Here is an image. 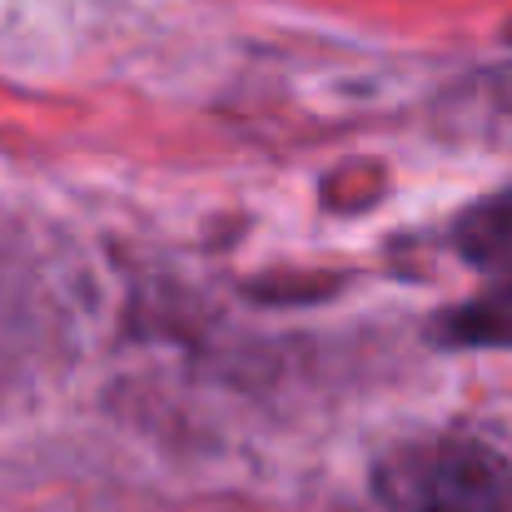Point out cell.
Here are the masks:
<instances>
[{
    "mask_svg": "<svg viewBox=\"0 0 512 512\" xmlns=\"http://www.w3.org/2000/svg\"><path fill=\"white\" fill-rule=\"evenodd\" d=\"M20 309V269L10 264V254L0 249V329L10 324V314Z\"/></svg>",
    "mask_w": 512,
    "mask_h": 512,
    "instance_id": "3957f363",
    "label": "cell"
},
{
    "mask_svg": "<svg viewBox=\"0 0 512 512\" xmlns=\"http://www.w3.org/2000/svg\"><path fill=\"white\" fill-rule=\"evenodd\" d=\"M383 512H512V463L473 433L408 438L373 468Z\"/></svg>",
    "mask_w": 512,
    "mask_h": 512,
    "instance_id": "6da1fadb",
    "label": "cell"
},
{
    "mask_svg": "<svg viewBox=\"0 0 512 512\" xmlns=\"http://www.w3.org/2000/svg\"><path fill=\"white\" fill-rule=\"evenodd\" d=\"M453 249L473 269L478 289L453 304L433 334L453 348H512V189L458 214Z\"/></svg>",
    "mask_w": 512,
    "mask_h": 512,
    "instance_id": "7a4b0ae2",
    "label": "cell"
}]
</instances>
